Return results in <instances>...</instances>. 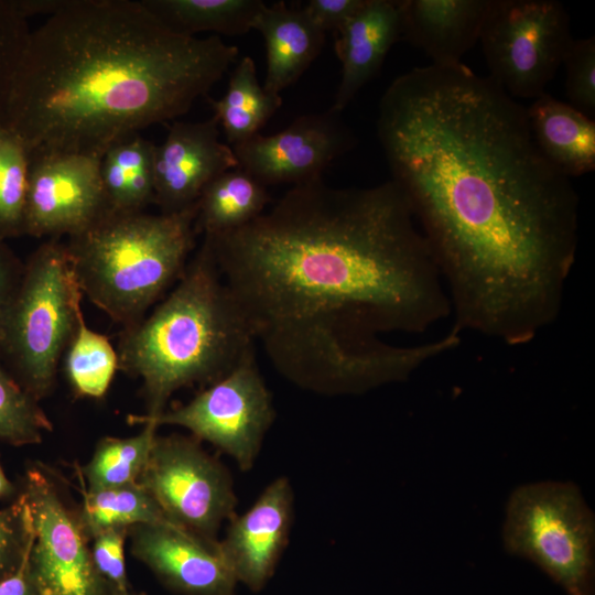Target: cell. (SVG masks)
I'll return each instance as SVG.
<instances>
[{"label": "cell", "instance_id": "6da1fadb", "mask_svg": "<svg viewBox=\"0 0 595 595\" xmlns=\"http://www.w3.org/2000/svg\"><path fill=\"white\" fill-rule=\"evenodd\" d=\"M376 130L453 329L520 346L555 323L576 259L578 196L539 150L527 108L463 63L430 64L389 85Z\"/></svg>", "mask_w": 595, "mask_h": 595}, {"label": "cell", "instance_id": "7a4b0ae2", "mask_svg": "<svg viewBox=\"0 0 595 595\" xmlns=\"http://www.w3.org/2000/svg\"><path fill=\"white\" fill-rule=\"evenodd\" d=\"M205 237L281 375L348 369L385 349L382 334H421L451 314L432 251L392 180L294 185L250 223Z\"/></svg>", "mask_w": 595, "mask_h": 595}, {"label": "cell", "instance_id": "3957f363", "mask_svg": "<svg viewBox=\"0 0 595 595\" xmlns=\"http://www.w3.org/2000/svg\"><path fill=\"white\" fill-rule=\"evenodd\" d=\"M238 54L218 35L172 31L141 1L63 0L29 34L3 122L28 155L102 158L117 142L186 113Z\"/></svg>", "mask_w": 595, "mask_h": 595}, {"label": "cell", "instance_id": "277c9868", "mask_svg": "<svg viewBox=\"0 0 595 595\" xmlns=\"http://www.w3.org/2000/svg\"><path fill=\"white\" fill-rule=\"evenodd\" d=\"M256 342L204 236L170 293L150 314L121 328L118 369L141 380L147 404L142 416L154 418L177 390L208 386L225 376Z\"/></svg>", "mask_w": 595, "mask_h": 595}, {"label": "cell", "instance_id": "5b68a950", "mask_svg": "<svg viewBox=\"0 0 595 595\" xmlns=\"http://www.w3.org/2000/svg\"><path fill=\"white\" fill-rule=\"evenodd\" d=\"M196 204L173 214L108 212L66 248L84 296L121 327L142 320L196 247Z\"/></svg>", "mask_w": 595, "mask_h": 595}, {"label": "cell", "instance_id": "8992f818", "mask_svg": "<svg viewBox=\"0 0 595 595\" xmlns=\"http://www.w3.org/2000/svg\"><path fill=\"white\" fill-rule=\"evenodd\" d=\"M83 296L61 239H47L24 261L0 333V363L39 401L55 383Z\"/></svg>", "mask_w": 595, "mask_h": 595}, {"label": "cell", "instance_id": "52a82bcc", "mask_svg": "<svg viewBox=\"0 0 595 595\" xmlns=\"http://www.w3.org/2000/svg\"><path fill=\"white\" fill-rule=\"evenodd\" d=\"M594 517L576 486L543 482L510 496L502 530L505 548L526 556L571 595H589Z\"/></svg>", "mask_w": 595, "mask_h": 595}, {"label": "cell", "instance_id": "ba28073f", "mask_svg": "<svg viewBox=\"0 0 595 595\" xmlns=\"http://www.w3.org/2000/svg\"><path fill=\"white\" fill-rule=\"evenodd\" d=\"M556 0H488L479 42L493 79L513 99L545 93L572 41Z\"/></svg>", "mask_w": 595, "mask_h": 595}, {"label": "cell", "instance_id": "9c48e42d", "mask_svg": "<svg viewBox=\"0 0 595 595\" xmlns=\"http://www.w3.org/2000/svg\"><path fill=\"white\" fill-rule=\"evenodd\" d=\"M274 418L272 394L253 347L229 372L187 403L154 418L134 415L129 420L186 429L193 437L230 456L240 470L248 472L255 466Z\"/></svg>", "mask_w": 595, "mask_h": 595}, {"label": "cell", "instance_id": "30bf717a", "mask_svg": "<svg viewBox=\"0 0 595 595\" xmlns=\"http://www.w3.org/2000/svg\"><path fill=\"white\" fill-rule=\"evenodd\" d=\"M137 483L172 524L209 543L237 515L229 470L193 436L156 434Z\"/></svg>", "mask_w": 595, "mask_h": 595}, {"label": "cell", "instance_id": "8fae6325", "mask_svg": "<svg viewBox=\"0 0 595 595\" xmlns=\"http://www.w3.org/2000/svg\"><path fill=\"white\" fill-rule=\"evenodd\" d=\"M31 516L33 542L29 566L40 595H108L98 574L77 512L64 501L57 486L39 467L22 479Z\"/></svg>", "mask_w": 595, "mask_h": 595}, {"label": "cell", "instance_id": "7c38bea8", "mask_svg": "<svg viewBox=\"0 0 595 595\" xmlns=\"http://www.w3.org/2000/svg\"><path fill=\"white\" fill-rule=\"evenodd\" d=\"M100 162L78 153L29 154L23 235L72 237L110 212Z\"/></svg>", "mask_w": 595, "mask_h": 595}, {"label": "cell", "instance_id": "4fadbf2b", "mask_svg": "<svg viewBox=\"0 0 595 595\" xmlns=\"http://www.w3.org/2000/svg\"><path fill=\"white\" fill-rule=\"evenodd\" d=\"M339 115L329 109L300 116L280 132L257 133L231 145L239 167L264 186H294L322 177L335 159L356 144Z\"/></svg>", "mask_w": 595, "mask_h": 595}, {"label": "cell", "instance_id": "5bb4252c", "mask_svg": "<svg viewBox=\"0 0 595 595\" xmlns=\"http://www.w3.org/2000/svg\"><path fill=\"white\" fill-rule=\"evenodd\" d=\"M239 167L229 144L219 140V123L210 119L174 121L165 140L154 145V202L160 213L193 207L204 188L226 171Z\"/></svg>", "mask_w": 595, "mask_h": 595}, {"label": "cell", "instance_id": "9a60e30c", "mask_svg": "<svg viewBox=\"0 0 595 595\" xmlns=\"http://www.w3.org/2000/svg\"><path fill=\"white\" fill-rule=\"evenodd\" d=\"M293 520V490L282 476L261 491L242 515H235L218 549L237 582L260 591L274 573L289 542Z\"/></svg>", "mask_w": 595, "mask_h": 595}, {"label": "cell", "instance_id": "2e32d148", "mask_svg": "<svg viewBox=\"0 0 595 595\" xmlns=\"http://www.w3.org/2000/svg\"><path fill=\"white\" fill-rule=\"evenodd\" d=\"M131 551L169 587L184 595H235L237 580L217 543L171 524L129 528Z\"/></svg>", "mask_w": 595, "mask_h": 595}, {"label": "cell", "instance_id": "e0dca14e", "mask_svg": "<svg viewBox=\"0 0 595 595\" xmlns=\"http://www.w3.org/2000/svg\"><path fill=\"white\" fill-rule=\"evenodd\" d=\"M401 36L432 65L455 66L479 41L488 0H399Z\"/></svg>", "mask_w": 595, "mask_h": 595}, {"label": "cell", "instance_id": "ac0fdd59", "mask_svg": "<svg viewBox=\"0 0 595 595\" xmlns=\"http://www.w3.org/2000/svg\"><path fill=\"white\" fill-rule=\"evenodd\" d=\"M336 33L335 50L342 72L331 110L340 113L378 74L391 46L400 39L397 1L365 0Z\"/></svg>", "mask_w": 595, "mask_h": 595}, {"label": "cell", "instance_id": "d6986e66", "mask_svg": "<svg viewBox=\"0 0 595 595\" xmlns=\"http://www.w3.org/2000/svg\"><path fill=\"white\" fill-rule=\"evenodd\" d=\"M252 29L262 35L266 44L267 74L262 86L278 96L309 68L325 42V32L303 8H291L284 1L264 4Z\"/></svg>", "mask_w": 595, "mask_h": 595}, {"label": "cell", "instance_id": "ffe728a7", "mask_svg": "<svg viewBox=\"0 0 595 595\" xmlns=\"http://www.w3.org/2000/svg\"><path fill=\"white\" fill-rule=\"evenodd\" d=\"M533 139L547 160L572 178L595 169V121L544 93L527 108Z\"/></svg>", "mask_w": 595, "mask_h": 595}, {"label": "cell", "instance_id": "44dd1931", "mask_svg": "<svg viewBox=\"0 0 595 595\" xmlns=\"http://www.w3.org/2000/svg\"><path fill=\"white\" fill-rule=\"evenodd\" d=\"M270 196L267 186L236 167L214 178L196 202V235L215 236L237 229L261 215Z\"/></svg>", "mask_w": 595, "mask_h": 595}, {"label": "cell", "instance_id": "7402d4cb", "mask_svg": "<svg viewBox=\"0 0 595 595\" xmlns=\"http://www.w3.org/2000/svg\"><path fill=\"white\" fill-rule=\"evenodd\" d=\"M154 145L137 133L105 152L100 176L110 212L140 213L153 204Z\"/></svg>", "mask_w": 595, "mask_h": 595}, {"label": "cell", "instance_id": "603a6c76", "mask_svg": "<svg viewBox=\"0 0 595 595\" xmlns=\"http://www.w3.org/2000/svg\"><path fill=\"white\" fill-rule=\"evenodd\" d=\"M208 101L229 145L259 133L282 105L281 96L268 93L259 83L256 64L250 56L237 63L225 95Z\"/></svg>", "mask_w": 595, "mask_h": 595}, {"label": "cell", "instance_id": "cb8c5ba5", "mask_svg": "<svg viewBox=\"0 0 595 595\" xmlns=\"http://www.w3.org/2000/svg\"><path fill=\"white\" fill-rule=\"evenodd\" d=\"M172 31L195 36L198 32L245 34L252 29L260 0H141Z\"/></svg>", "mask_w": 595, "mask_h": 595}, {"label": "cell", "instance_id": "d4e9b609", "mask_svg": "<svg viewBox=\"0 0 595 595\" xmlns=\"http://www.w3.org/2000/svg\"><path fill=\"white\" fill-rule=\"evenodd\" d=\"M77 515L88 539L112 528H130L136 524L174 526L139 483L86 490Z\"/></svg>", "mask_w": 595, "mask_h": 595}, {"label": "cell", "instance_id": "484cf974", "mask_svg": "<svg viewBox=\"0 0 595 595\" xmlns=\"http://www.w3.org/2000/svg\"><path fill=\"white\" fill-rule=\"evenodd\" d=\"M63 359L73 391L85 398L104 397L119 370L116 348L106 335L86 324L83 313Z\"/></svg>", "mask_w": 595, "mask_h": 595}, {"label": "cell", "instance_id": "4316f807", "mask_svg": "<svg viewBox=\"0 0 595 595\" xmlns=\"http://www.w3.org/2000/svg\"><path fill=\"white\" fill-rule=\"evenodd\" d=\"M142 431L129 437H104L99 441L90 461L83 467L87 490L118 487L137 483L142 473L158 426L142 423Z\"/></svg>", "mask_w": 595, "mask_h": 595}, {"label": "cell", "instance_id": "83f0119b", "mask_svg": "<svg viewBox=\"0 0 595 595\" xmlns=\"http://www.w3.org/2000/svg\"><path fill=\"white\" fill-rule=\"evenodd\" d=\"M28 150L4 122H0V240L23 235L28 186Z\"/></svg>", "mask_w": 595, "mask_h": 595}, {"label": "cell", "instance_id": "f1b7e54d", "mask_svg": "<svg viewBox=\"0 0 595 595\" xmlns=\"http://www.w3.org/2000/svg\"><path fill=\"white\" fill-rule=\"evenodd\" d=\"M39 400L0 363V441L13 446L42 442L53 425Z\"/></svg>", "mask_w": 595, "mask_h": 595}, {"label": "cell", "instance_id": "f546056e", "mask_svg": "<svg viewBox=\"0 0 595 595\" xmlns=\"http://www.w3.org/2000/svg\"><path fill=\"white\" fill-rule=\"evenodd\" d=\"M565 91L570 105L595 116V37L572 39L564 54Z\"/></svg>", "mask_w": 595, "mask_h": 595}, {"label": "cell", "instance_id": "4dcf8cb0", "mask_svg": "<svg viewBox=\"0 0 595 595\" xmlns=\"http://www.w3.org/2000/svg\"><path fill=\"white\" fill-rule=\"evenodd\" d=\"M14 0H0V122L4 120L12 82L30 29Z\"/></svg>", "mask_w": 595, "mask_h": 595}, {"label": "cell", "instance_id": "1f68e13d", "mask_svg": "<svg viewBox=\"0 0 595 595\" xmlns=\"http://www.w3.org/2000/svg\"><path fill=\"white\" fill-rule=\"evenodd\" d=\"M32 541L30 510L19 491L12 502L0 509V581L17 571Z\"/></svg>", "mask_w": 595, "mask_h": 595}, {"label": "cell", "instance_id": "d6a6232c", "mask_svg": "<svg viewBox=\"0 0 595 595\" xmlns=\"http://www.w3.org/2000/svg\"><path fill=\"white\" fill-rule=\"evenodd\" d=\"M128 530L129 528L107 529L91 538L90 553L94 565L112 592L128 593L123 555Z\"/></svg>", "mask_w": 595, "mask_h": 595}, {"label": "cell", "instance_id": "836d02e7", "mask_svg": "<svg viewBox=\"0 0 595 595\" xmlns=\"http://www.w3.org/2000/svg\"><path fill=\"white\" fill-rule=\"evenodd\" d=\"M365 0H310L303 8L322 31L342 29L364 6Z\"/></svg>", "mask_w": 595, "mask_h": 595}, {"label": "cell", "instance_id": "e575fe53", "mask_svg": "<svg viewBox=\"0 0 595 595\" xmlns=\"http://www.w3.org/2000/svg\"><path fill=\"white\" fill-rule=\"evenodd\" d=\"M24 261L0 240V333L23 273Z\"/></svg>", "mask_w": 595, "mask_h": 595}, {"label": "cell", "instance_id": "d590c367", "mask_svg": "<svg viewBox=\"0 0 595 595\" xmlns=\"http://www.w3.org/2000/svg\"><path fill=\"white\" fill-rule=\"evenodd\" d=\"M30 550L17 571L0 581V595H40L30 572Z\"/></svg>", "mask_w": 595, "mask_h": 595}, {"label": "cell", "instance_id": "8d00e7d4", "mask_svg": "<svg viewBox=\"0 0 595 595\" xmlns=\"http://www.w3.org/2000/svg\"><path fill=\"white\" fill-rule=\"evenodd\" d=\"M19 487L7 477L0 464V499H14L19 495Z\"/></svg>", "mask_w": 595, "mask_h": 595}, {"label": "cell", "instance_id": "74e56055", "mask_svg": "<svg viewBox=\"0 0 595 595\" xmlns=\"http://www.w3.org/2000/svg\"><path fill=\"white\" fill-rule=\"evenodd\" d=\"M108 595H129V593H119V592L109 591Z\"/></svg>", "mask_w": 595, "mask_h": 595}]
</instances>
